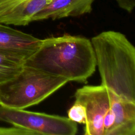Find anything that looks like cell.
Masks as SVG:
<instances>
[{
    "instance_id": "1",
    "label": "cell",
    "mask_w": 135,
    "mask_h": 135,
    "mask_svg": "<svg viewBox=\"0 0 135 135\" xmlns=\"http://www.w3.org/2000/svg\"><path fill=\"white\" fill-rule=\"evenodd\" d=\"M24 65L80 83L86 82L97 66L91 41L68 34L42 40Z\"/></svg>"
},
{
    "instance_id": "7",
    "label": "cell",
    "mask_w": 135,
    "mask_h": 135,
    "mask_svg": "<svg viewBox=\"0 0 135 135\" xmlns=\"http://www.w3.org/2000/svg\"><path fill=\"white\" fill-rule=\"evenodd\" d=\"M52 0H0V24L25 26Z\"/></svg>"
},
{
    "instance_id": "3",
    "label": "cell",
    "mask_w": 135,
    "mask_h": 135,
    "mask_svg": "<svg viewBox=\"0 0 135 135\" xmlns=\"http://www.w3.org/2000/svg\"><path fill=\"white\" fill-rule=\"evenodd\" d=\"M68 82L24 65L15 76L0 83V105L24 109L43 101Z\"/></svg>"
},
{
    "instance_id": "12",
    "label": "cell",
    "mask_w": 135,
    "mask_h": 135,
    "mask_svg": "<svg viewBox=\"0 0 135 135\" xmlns=\"http://www.w3.org/2000/svg\"><path fill=\"white\" fill-rule=\"evenodd\" d=\"M0 135H35V134L28 130L14 126L11 128L0 127Z\"/></svg>"
},
{
    "instance_id": "10",
    "label": "cell",
    "mask_w": 135,
    "mask_h": 135,
    "mask_svg": "<svg viewBox=\"0 0 135 135\" xmlns=\"http://www.w3.org/2000/svg\"><path fill=\"white\" fill-rule=\"evenodd\" d=\"M23 65V63L0 53V83L15 76Z\"/></svg>"
},
{
    "instance_id": "9",
    "label": "cell",
    "mask_w": 135,
    "mask_h": 135,
    "mask_svg": "<svg viewBox=\"0 0 135 135\" xmlns=\"http://www.w3.org/2000/svg\"><path fill=\"white\" fill-rule=\"evenodd\" d=\"M110 108L115 115L108 135H135V102L124 100L108 89Z\"/></svg>"
},
{
    "instance_id": "11",
    "label": "cell",
    "mask_w": 135,
    "mask_h": 135,
    "mask_svg": "<svg viewBox=\"0 0 135 135\" xmlns=\"http://www.w3.org/2000/svg\"><path fill=\"white\" fill-rule=\"evenodd\" d=\"M68 118L75 123L85 124L86 113L84 107L81 103L75 101L68 111Z\"/></svg>"
},
{
    "instance_id": "8",
    "label": "cell",
    "mask_w": 135,
    "mask_h": 135,
    "mask_svg": "<svg viewBox=\"0 0 135 135\" xmlns=\"http://www.w3.org/2000/svg\"><path fill=\"white\" fill-rule=\"evenodd\" d=\"M95 1L52 0L49 5L34 16L33 22L76 17L90 13Z\"/></svg>"
},
{
    "instance_id": "6",
    "label": "cell",
    "mask_w": 135,
    "mask_h": 135,
    "mask_svg": "<svg viewBox=\"0 0 135 135\" xmlns=\"http://www.w3.org/2000/svg\"><path fill=\"white\" fill-rule=\"evenodd\" d=\"M42 40L0 24V53L24 64Z\"/></svg>"
},
{
    "instance_id": "13",
    "label": "cell",
    "mask_w": 135,
    "mask_h": 135,
    "mask_svg": "<svg viewBox=\"0 0 135 135\" xmlns=\"http://www.w3.org/2000/svg\"><path fill=\"white\" fill-rule=\"evenodd\" d=\"M115 120V115L110 107L109 109L106 112V114L103 118V135H108L109 132L112 129Z\"/></svg>"
},
{
    "instance_id": "2",
    "label": "cell",
    "mask_w": 135,
    "mask_h": 135,
    "mask_svg": "<svg viewBox=\"0 0 135 135\" xmlns=\"http://www.w3.org/2000/svg\"><path fill=\"white\" fill-rule=\"evenodd\" d=\"M101 85L135 102V48L123 33L102 32L91 40Z\"/></svg>"
},
{
    "instance_id": "14",
    "label": "cell",
    "mask_w": 135,
    "mask_h": 135,
    "mask_svg": "<svg viewBox=\"0 0 135 135\" xmlns=\"http://www.w3.org/2000/svg\"><path fill=\"white\" fill-rule=\"evenodd\" d=\"M121 9L128 13H131L135 7V0H115Z\"/></svg>"
},
{
    "instance_id": "4",
    "label": "cell",
    "mask_w": 135,
    "mask_h": 135,
    "mask_svg": "<svg viewBox=\"0 0 135 135\" xmlns=\"http://www.w3.org/2000/svg\"><path fill=\"white\" fill-rule=\"evenodd\" d=\"M0 120L24 128L35 135H74L76 123L68 118L0 105Z\"/></svg>"
},
{
    "instance_id": "5",
    "label": "cell",
    "mask_w": 135,
    "mask_h": 135,
    "mask_svg": "<svg viewBox=\"0 0 135 135\" xmlns=\"http://www.w3.org/2000/svg\"><path fill=\"white\" fill-rule=\"evenodd\" d=\"M75 101L85 108L86 122L85 135H103V121L110 107L107 89L102 85H85L78 89Z\"/></svg>"
}]
</instances>
